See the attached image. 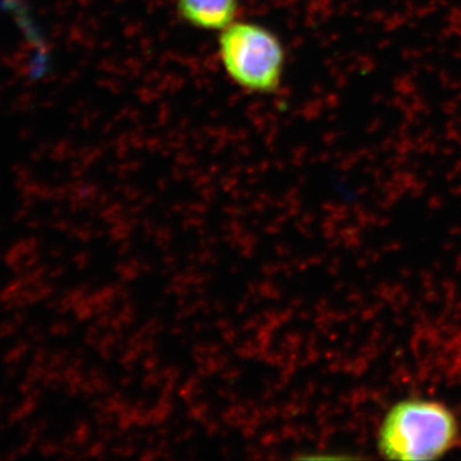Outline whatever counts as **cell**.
Here are the masks:
<instances>
[{"label": "cell", "instance_id": "obj_1", "mask_svg": "<svg viewBox=\"0 0 461 461\" xmlns=\"http://www.w3.org/2000/svg\"><path fill=\"white\" fill-rule=\"evenodd\" d=\"M461 430L445 404L405 398L387 411L378 432V450L390 460H433L460 446Z\"/></svg>", "mask_w": 461, "mask_h": 461}, {"label": "cell", "instance_id": "obj_2", "mask_svg": "<svg viewBox=\"0 0 461 461\" xmlns=\"http://www.w3.org/2000/svg\"><path fill=\"white\" fill-rule=\"evenodd\" d=\"M219 53L235 82L257 93L274 91L283 71L279 40L254 23H231L219 37Z\"/></svg>", "mask_w": 461, "mask_h": 461}, {"label": "cell", "instance_id": "obj_3", "mask_svg": "<svg viewBox=\"0 0 461 461\" xmlns=\"http://www.w3.org/2000/svg\"><path fill=\"white\" fill-rule=\"evenodd\" d=\"M177 4L187 22L207 30H224L237 12V0H177Z\"/></svg>", "mask_w": 461, "mask_h": 461}]
</instances>
